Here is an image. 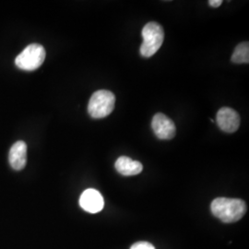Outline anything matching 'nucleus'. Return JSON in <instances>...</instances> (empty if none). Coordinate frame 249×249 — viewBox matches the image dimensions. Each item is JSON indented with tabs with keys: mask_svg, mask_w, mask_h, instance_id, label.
Masks as SVG:
<instances>
[{
	"mask_svg": "<svg viewBox=\"0 0 249 249\" xmlns=\"http://www.w3.org/2000/svg\"><path fill=\"white\" fill-rule=\"evenodd\" d=\"M211 210L214 216L223 223H235L247 213V204L238 198L217 197L212 202Z\"/></svg>",
	"mask_w": 249,
	"mask_h": 249,
	"instance_id": "f257e3e1",
	"label": "nucleus"
},
{
	"mask_svg": "<svg viewBox=\"0 0 249 249\" xmlns=\"http://www.w3.org/2000/svg\"><path fill=\"white\" fill-rule=\"evenodd\" d=\"M143 43L141 53L144 57H151L160 48L164 40V32L159 23L151 21L147 23L142 32Z\"/></svg>",
	"mask_w": 249,
	"mask_h": 249,
	"instance_id": "f03ea898",
	"label": "nucleus"
},
{
	"mask_svg": "<svg viewBox=\"0 0 249 249\" xmlns=\"http://www.w3.org/2000/svg\"><path fill=\"white\" fill-rule=\"evenodd\" d=\"M116 97L113 92L107 89L95 91L90 97L88 112L92 118H104L109 116L115 108Z\"/></svg>",
	"mask_w": 249,
	"mask_h": 249,
	"instance_id": "7ed1b4c3",
	"label": "nucleus"
},
{
	"mask_svg": "<svg viewBox=\"0 0 249 249\" xmlns=\"http://www.w3.org/2000/svg\"><path fill=\"white\" fill-rule=\"evenodd\" d=\"M45 50L43 45L32 44L18 54L15 64L18 69L26 71H36L42 66L45 59Z\"/></svg>",
	"mask_w": 249,
	"mask_h": 249,
	"instance_id": "20e7f679",
	"label": "nucleus"
},
{
	"mask_svg": "<svg viewBox=\"0 0 249 249\" xmlns=\"http://www.w3.org/2000/svg\"><path fill=\"white\" fill-rule=\"evenodd\" d=\"M151 127L156 137L160 140H172L177 132L174 121L161 113H158L153 116Z\"/></svg>",
	"mask_w": 249,
	"mask_h": 249,
	"instance_id": "39448f33",
	"label": "nucleus"
},
{
	"mask_svg": "<svg viewBox=\"0 0 249 249\" xmlns=\"http://www.w3.org/2000/svg\"><path fill=\"white\" fill-rule=\"evenodd\" d=\"M216 122L224 132L233 133L239 128L240 116L234 109L223 107L217 113Z\"/></svg>",
	"mask_w": 249,
	"mask_h": 249,
	"instance_id": "423d86ee",
	"label": "nucleus"
},
{
	"mask_svg": "<svg viewBox=\"0 0 249 249\" xmlns=\"http://www.w3.org/2000/svg\"><path fill=\"white\" fill-rule=\"evenodd\" d=\"M80 207L89 213H100L105 206L104 197L96 189H86L80 196Z\"/></svg>",
	"mask_w": 249,
	"mask_h": 249,
	"instance_id": "0eeeda50",
	"label": "nucleus"
},
{
	"mask_svg": "<svg viewBox=\"0 0 249 249\" xmlns=\"http://www.w3.org/2000/svg\"><path fill=\"white\" fill-rule=\"evenodd\" d=\"M9 161L10 166L16 171L24 169L27 162V145L24 142L14 143L9 153Z\"/></svg>",
	"mask_w": 249,
	"mask_h": 249,
	"instance_id": "6e6552de",
	"label": "nucleus"
},
{
	"mask_svg": "<svg viewBox=\"0 0 249 249\" xmlns=\"http://www.w3.org/2000/svg\"><path fill=\"white\" fill-rule=\"evenodd\" d=\"M116 169L120 175L124 177L137 176L142 172L143 165L139 160H132L129 157L121 156L116 161Z\"/></svg>",
	"mask_w": 249,
	"mask_h": 249,
	"instance_id": "1a4fd4ad",
	"label": "nucleus"
},
{
	"mask_svg": "<svg viewBox=\"0 0 249 249\" xmlns=\"http://www.w3.org/2000/svg\"><path fill=\"white\" fill-rule=\"evenodd\" d=\"M231 60L234 64H248L249 62V42H243L235 47Z\"/></svg>",
	"mask_w": 249,
	"mask_h": 249,
	"instance_id": "9d476101",
	"label": "nucleus"
},
{
	"mask_svg": "<svg viewBox=\"0 0 249 249\" xmlns=\"http://www.w3.org/2000/svg\"><path fill=\"white\" fill-rule=\"evenodd\" d=\"M130 249H155V248L149 242L141 241V242L135 243Z\"/></svg>",
	"mask_w": 249,
	"mask_h": 249,
	"instance_id": "9b49d317",
	"label": "nucleus"
},
{
	"mask_svg": "<svg viewBox=\"0 0 249 249\" xmlns=\"http://www.w3.org/2000/svg\"><path fill=\"white\" fill-rule=\"evenodd\" d=\"M209 4H210L211 7L218 8V7H220L223 4V1L222 0H210Z\"/></svg>",
	"mask_w": 249,
	"mask_h": 249,
	"instance_id": "f8f14e48",
	"label": "nucleus"
}]
</instances>
